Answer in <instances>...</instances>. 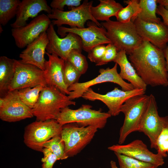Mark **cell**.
Returning a JSON list of instances; mask_svg holds the SVG:
<instances>
[{
    "instance_id": "cell-1",
    "label": "cell",
    "mask_w": 168,
    "mask_h": 168,
    "mask_svg": "<svg viewBox=\"0 0 168 168\" xmlns=\"http://www.w3.org/2000/svg\"><path fill=\"white\" fill-rule=\"evenodd\" d=\"M128 55L129 61L147 86H168V73L163 50L143 40Z\"/></svg>"
},
{
    "instance_id": "cell-2",
    "label": "cell",
    "mask_w": 168,
    "mask_h": 168,
    "mask_svg": "<svg viewBox=\"0 0 168 168\" xmlns=\"http://www.w3.org/2000/svg\"><path fill=\"white\" fill-rule=\"evenodd\" d=\"M75 105V102L56 87L47 85L40 92L32 111L37 121L56 120L62 109Z\"/></svg>"
},
{
    "instance_id": "cell-3",
    "label": "cell",
    "mask_w": 168,
    "mask_h": 168,
    "mask_svg": "<svg viewBox=\"0 0 168 168\" xmlns=\"http://www.w3.org/2000/svg\"><path fill=\"white\" fill-rule=\"evenodd\" d=\"M106 30V35L118 52L125 51L128 55L139 46L143 40L138 34L134 22L122 23L109 20L100 23Z\"/></svg>"
},
{
    "instance_id": "cell-4",
    "label": "cell",
    "mask_w": 168,
    "mask_h": 168,
    "mask_svg": "<svg viewBox=\"0 0 168 168\" xmlns=\"http://www.w3.org/2000/svg\"><path fill=\"white\" fill-rule=\"evenodd\" d=\"M92 106L83 104L79 108L73 110L67 107L62 109L56 119L60 124L74 123L79 126H93L102 129L105 126L108 119L111 115L102 109L96 110Z\"/></svg>"
},
{
    "instance_id": "cell-5",
    "label": "cell",
    "mask_w": 168,
    "mask_h": 168,
    "mask_svg": "<svg viewBox=\"0 0 168 168\" xmlns=\"http://www.w3.org/2000/svg\"><path fill=\"white\" fill-rule=\"evenodd\" d=\"M149 96L143 94L132 97L120 108L124 115L123 124L119 131L118 142L122 144L131 133L138 131L142 119L146 109Z\"/></svg>"
},
{
    "instance_id": "cell-6",
    "label": "cell",
    "mask_w": 168,
    "mask_h": 168,
    "mask_svg": "<svg viewBox=\"0 0 168 168\" xmlns=\"http://www.w3.org/2000/svg\"><path fill=\"white\" fill-rule=\"evenodd\" d=\"M63 125L56 120L37 121L26 126L24 142L29 148L42 152L43 144L53 137L61 135Z\"/></svg>"
},
{
    "instance_id": "cell-7",
    "label": "cell",
    "mask_w": 168,
    "mask_h": 168,
    "mask_svg": "<svg viewBox=\"0 0 168 168\" xmlns=\"http://www.w3.org/2000/svg\"><path fill=\"white\" fill-rule=\"evenodd\" d=\"M74 124L63 125L61 134L68 157H73L80 152L91 142L98 129L95 127L79 126Z\"/></svg>"
},
{
    "instance_id": "cell-8",
    "label": "cell",
    "mask_w": 168,
    "mask_h": 168,
    "mask_svg": "<svg viewBox=\"0 0 168 168\" xmlns=\"http://www.w3.org/2000/svg\"><path fill=\"white\" fill-rule=\"evenodd\" d=\"M93 3L92 1L89 2L85 0L79 7H71V10L67 11L52 8L51 12L47 16L50 19H54L51 21V23L58 27L67 25L71 27L84 28L85 23L89 20L95 23L99 27H101L100 23L92 14L91 8Z\"/></svg>"
},
{
    "instance_id": "cell-9",
    "label": "cell",
    "mask_w": 168,
    "mask_h": 168,
    "mask_svg": "<svg viewBox=\"0 0 168 168\" xmlns=\"http://www.w3.org/2000/svg\"><path fill=\"white\" fill-rule=\"evenodd\" d=\"M145 91L142 89H137L124 91L115 87L106 94H101L95 92L90 87L82 97L92 101H101L107 106L109 109L108 112L111 116H115L119 114L121 106L127 100L136 96L145 94Z\"/></svg>"
},
{
    "instance_id": "cell-10",
    "label": "cell",
    "mask_w": 168,
    "mask_h": 168,
    "mask_svg": "<svg viewBox=\"0 0 168 168\" xmlns=\"http://www.w3.org/2000/svg\"><path fill=\"white\" fill-rule=\"evenodd\" d=\"M118 64L115 63L112 68H100V74L95 78L86 82L74 84L68 87L70 92L68 96L71 100L82 97L83 93L91 86L105 82H111L119 85L124 91H130L134 89L130 83L125 82L120 77L117 70Z\"/></svg>"
},
{
    "instance_id": "cell-11",
    "label": "cell",
    "mask_w": 168,
    "mask_h": 168,
    "mask_svg": "<svg viewBox=\"0 0 168 168\" xmlns=\"http://www.w3.org/2000/svg\"><path fill=\"white\" fill-rule=\"evenodd\" d=\"M87 26V27L83 28L59 26L57 32L62 38L68 33L77 35L81 39L82 49L87 52L97 45L112 43L106 36V30L104 27H99L93 21H88Z\"/></svg>"
},
{
    "instance_id": "cell-12",
    "label": "cell",
    "mask_w": 168,
    "mask_h": 168,
    "mask_svg": "<svg viewBox=\"0 0 168 168\" xmlns=\"http://www.w3.org/2000/svg\"><path fill=\"white\" fill-rule=\"evenodd\" d=\"M34 116L32 109L20 99L18 90L8 91L0 98V118L2 121L16 122Z\"/></svg>"
},
{
    "instance_id": "cell-13",
    "label": "cell",
    "mask_w": 168,
    "mask_h": 168,
    "mask_svg": "<svg viewBox=\"0 0 168 168\" xmlns=\"http://www.w3.org/2000/svg\"><path fill=\"white\" fill-rule=\"evenodd\" d=\"M157 109L155 98L152 94H151L138 131L143 133L148 138L151 148L155 149L157 138L162 129L166 118V116H160Z\"/></svg>"
},
{
    "instance_id": "cell-14",
    "label": "cell",
    "mask_w": 168,
    "mask_h": 168,
    "mask_svg": "<svg viewBox=\"0 0 168 168\" xmlns=\"http://www.w3.org/2000/svg\"><path fill=\"white\" fill-rule=\"evenodd\" d=\"M39 85L47 86L44 71L34 65L16 60L15 74L9 86L8 91L32 88Z\"/></svg>"
},
{
    "instance_id": "cell-15",
    "label": "cell",
    "mask_w": 168,
    "mask_h": 168,
    "mask_svg": "<svg viewBox=\"0 0 168 168\" xmlns=\"http://www.w3.org/2000/svg\"><path fill=\"white\" fill-rule=\"evenodd\" d=\"M51 23L47 15L43 14L38 16L25 26L12 28V35L16 45L22 49L37 38L41 33L46 31Z\"/></svg>"
},
{
    "instance_id": "cell-16",
    "label": "cell",
    "mask_w": 168,
    "mask_h": 168,
    "mask_svg": "<svg viewBox=\"0 0 168 168\" xmlns=\"http://www.w3.org/2000/svg\"><path fill=\"white\" fill-rule=\"evenodd\" d=\"M46 32L49 40L46 49L48 53L55 54L66 61L72 49H77L82 52L81 39L77 35L68 33L64 37L60 38L57 34L52 23Z\"/></svg>"
},
{
    "instance_id": "cell-17",
    "label": "cell",
    "mask_w": 168,
    "mask_h": 168,
    "mask_svg": "<svg viewBox=\"0 0 168 168\" xmlns=\"http://www.w3.org/2000/svg\"><path fill=\"white\" fill-rule=\"evenodd\" d=\"M108 149L138 160L150 163L159 167L164 164V157L160 154L150 151L147 146L140 139H136L125 144L113 145Z\"/></svg>"
},
{
    "instance_id": "cell-18",
    "label": "cell",
    "mask_w": 168,
    "mask_h": 168,
    "mask_svg": "<svg viewBox=\"0 0 168 168\" xmlns=\"http://www.w3.org/2000/svg\"><path fill=\"white\" fill-rule=\"evenodd\" d=\"M134 23L138 34L143 40L162 50L166 48L168 44V26L163 21L148 22L137 18Z\"/></svg>"
},
{
    "instance_id": "cell-19",
    "label": "cell",
    "mask_w": 168,
    "mask_h": 168,
    "mask_svg": "<svg viewBox=\"0 0 168 168\" xmlns=\"http://www.w3.org/2000/svg\"><path fill=\"white\" fill-rule=\"evenodd\" d=\"M48 57L46 60L44 71L47 85L54 86L65 95H69L70 92L65 82L64 69L65 61L57 55L45 53Z\"/></svg>"
},
{
    "instance_id": "cell-20",
    "label": "cell",
    "mask_w": 168,
    "mask_h": 168,
    "mask_svg": "<svg viewBox=\"0 0 168 168\" xmlns=\"http://www.w3.org/2000/svg\"><path fill=\"white\" fill-rule=\"evenodd\" d=\"M49 43L46 31L44 32L20 54V61L23 63L34 65L44 71L46 61L44 54Z\"/></svg>"
},
{
    "instance_id": "cell-21",
    "label": "cell",
    "mask_w": 168,
    "mask_h": 168,
    "mask_svg": "<svg viewBox=\"0 0 168 168\" xmlns=\"http://www.w3.org/2000/svg\"><path fill=\"white\" fill-rule=\"evenodd\" d=\"M52 9L45 0H23L18 6L16 20L11 26L15 28L25 26L30 18L36 17L42 11L49 14Z\"/></svg>"
},
{
    "instance_id": "cell-22",
    "label": "cell",
    "mask_w": 168,
    "mask_h": 168,
    "mask_svg": "<svg viewBox=\"0 0 168 168\" xmlns=\"http://www.w3.org/2000/svg\"><path fill=\"white\" fill-rule=\"evenodd\" d=\"M126 54L125 51H120L113 61L120 67L119 76L123 80L129 82L134 89H142L146 91L147 85L138 75L127 58Z\"/></svg>"
},
{
    "instance_id": "cell-23",
    "label": "cell",
    "mask_w": 168,
    "mask_h": 168,
    "mask_svg": "<svg viewBox=\"0 0 168 168\" xmlns=\"http://www.w3.org/2000/svg\"><path fill=\"white\" fill-rule=\"evenodd\" d=\"M100 3L91 8L92 14L97 21H107L110 17L116 16L123 7L114 0H99Z\"/></svg>"
},
{
    "instance_id": "cell-24",
    "label": "cell",
    "mask_w": 168,
    "mask_h": 168,
    "mask_svg": "<svg viewBox=\"0 0 168 168\" xmlns=\"http://www.w3.org/2000/svg\"><path fill=\"white\" fill-rule=\"evenodd\" d=\"M16 59L6 56L0 58V94L3 96L8 91V87L14 76Z\"/></svg>"
},
{
    "instance_id": "cell-25",
    "label": "cell",
    "mask_w": 168,
    "mask_h": 168,
    "mask_svg": "<svg viewBox=\"0 0 168 168\" xmlns=\"http://www.w3.org/2000/svg\"><path fill=\"white\" fill-rule=\"evenodd\" d=\"M157 4V0H140L141 11L137 18L146 22L160 23L161 19L156 15Z\"/></svg>"
},
{
    "instance_id": "cell-26",
    "label": "cell",
    "mask_w": 168,
    "mask_h": 168,
    "mask_svg": "<svg viewBox=\"0 0 168 168\" xmlns=\"http://www.w3.org/2000/svg\"><path fill=\"white\" fill-rule=\"evenodd\" d=\"M139 1L138 0H124V3L127 5L117 13L115 16L117 21L122 23L131 21L134 22L141 11Z\"/></svg>"
},
{
    "instance_id": "cell-27",
    "label": "cell",
    "mask_w": 168,
    "mask_h": 168,
    "mask_svg": "<svg viewBox=\"0 0 168 168\" xmlns=\"http://www.w3.org/2000/svg\"><path fill=\"white\" fill-rule=\"evenodd\" d=\"M20 0H0V24L6 25L16 16Z\"/></svg>"
},
{
    "instance_id": "cell-28",
    "label": "cell",
    "mask_w": 168,
    "mask_h": 168,
    "mask_svg": "<svg viewBox=\"0 0 168 168\" xmlns=\"http://www.w3.org/2000/svg\"><path fill=\"white\" fill-rule=\"evenodd\" d=\"M44 86L39 85L33 87H28L18 90L19 97L27 106L32 109L37 102L40 92Z\"/></svg>"
},
{
    "instance_id": "cell-29",
    "label": "cell",
    "mask_w": 168,
    "mask_h": 168,
    "mask_svg": "<svg viewBox=\"0 0 168 168\" xmlns=\"http://www.w3.org/2000/svg\"><path fill=\"white\" fill-rule=\"evenodd\" d=\"M43 147L50 149L58 160L66 159L68 157L66 154L65 143L61 140V135L55 136L45 142Z\"/></svg>"
},
{
    "instance_id": "cell-30",
    "label": "cell",
    "mask_w": 168,
    "mask_h": 168,
    "mask_svg": "<svg viewBox=\"0 0 168 168\" xmlns=\"http://www.w3.org/2000/svg\"><path fill=\"white\" fill-rule=\"evenodd\" d=\"M117 158L119 168H158L154 164L141 161L124 155L114 152Z\"/></svg>"
},
{
    "instance_id": "cell-31",
    "label": "cell",
    "mask_w": 168,
    "mask_h": 168,
    "mask_svg": "<svg viewBox=\"0 0 168 168\" xmlns=\"http://www.w3.org/2000/svg\"><path fill=\"white\" fill-rule=\"evenodd\" d=\"M67 60L81 73L83 74L86 72L88 63L85 56L82 52L77 49H72L69 54Z\"/></svg>"
},
{
    "instance_id": "cell-32",
    "label": "cell",
    "mask_w": 168,
    "mask_h": 168,
    "mask_svg": "<svg viewBox=\"0 0 168 168\" xmlns=\"http://www.w3.org/2000/svg\"><path fill=\"white\" fill-rule=\"evenodd\" d=\"M158 153L164 158L168 154V116L164 124L162 129L158 136L156 142V149Z\"/></svg>"
},
{
    "instance_id": "cell-33",
    "label": "cell",
    "mask_w": 168,
    "mask_h": 168,
    "mask_svg": "<svg viewBox=\"0 0 168 168\" xmlns=\"http://www.w3.org/2000/svg\"><path fill=\"white\" fill-rule=\"evenodd\" d=\"M82 74L70 63L65 61L64 69V77L65 82L68 87L71 85L79 82V78Z\"/></svg>"
},
{
    "instance_id": "cell-34",
    "label": "cell",
    "mask_w": 168,
    "mask_h": 168,
    "mask_svg": "<svg viewBox=\"0 0 168 168\" xmlns=\"http://www.w3.org/2000/svg\"><path fill=\"white\" fill-rule=\"evenodd\" d=\"M118 52L117 49L112 43L108 44L106 46L105 53L100 61L96 64V66H101L113 61Z\"/></svg>"
},
{
    "instance_id": "cell-35",
    "label": "cell",
    "mask_w": 168,
    "mask_h": 168,
    "mask_svg": "<svg viewBox=\"0 0 168 168\" xmlns=\"http://www.w3.org/2000/svg\"><path fill=\"white\" fill-rule=\"evenodd\" d=\"M106 50V46L104 44L97 45L92 48L88 53L87 57L90 60L96 64L102 58Z\"/></svg>"
},
{
    "instance_id": "cell-36",
    "label": "cell",
    "mask_w": 168,
    "mask_h": 168,
    "mask_svg": "<svg viewBox=\"0 0 168 168\" xmlns=\"http://www.w3.org/2000/svg\"><path fill=\"white\" fill-rule=\"evenodd\" d=\"M81 0H53L50 4L52 8L64 11L65 6L77 7L81 4Z\"/></svg>"
},
{
    "instance_id": "cell-37",
    "label": "cell",
    "mask_w": 168,
    "mask_h": 168,
    "mask_svg": "<svg viewBox=\"0 0 168 168\" xmlns=\"http://www.w3.org/2000/svg\"><path fill=\"white\" fill-rule=\"evenodd\" d=\"M44 157L41 159L43 163L42 168H53L56 161L58 160L56 155L49 149L44 148L42 152Z\"/></svg>"
},
{
    "instance_id": "cell-38",
    "label": "cell",
    "mask_w": 168,
    "mask_h": 168,
    "mask_svg": "<svg viewBox=\"0 0 168 168\" xmlns=\"http://www.w3.org/2000/svg\"><path fill=\"white\" fill-rule=\"evenodd\" d=\"M156 13L161 16L163 20V22L168 26V10L161 5L157 6Z\"/></svg>"
},
{
    "instance_id": "cell-39",
    "label": "cell",
    "mask_w": 168,
    "mask_h": 168,
    "mask_svg": "<svg viewBox=\"0 0 168 168\" xmlns=\"http://www.w3.org/2000/svg\"><path fill=\"white\" fill-rule=\"evenodd\" d=\"M166 64V68L168 73V44L166 48L163 50Z\"/></svg>"
},
{
    "instance_id": "cell-40",
    "label": "cell",
    "mask_w": 168,
    "mask_h": 168,
    "mask_svg": "<svg viewBox=\"0 0 168 168\" xmlns=\"http://www.w3.org/2000/svg\"><path fill=\"white\" fill-rule=\"evenodd\" d=\"M157 2L168 10V0H157Z\"/></svg>"
},
{
    "instance_id": "cell-41",
    "label": "cell",
    "mask_w": 168,
    "mask_h": 168,
    "mask_svg": "<svg viewBox=\"0 0 168 168\" xmlns=\"http://www.w3.org/2000/svg\"><path fill=\"white\" fill-rule=\"evenodd\" d=\"M110 165L111 168H119L117 166L115 162L114 161H110Z\"/></svg>"
}]
</instances>
